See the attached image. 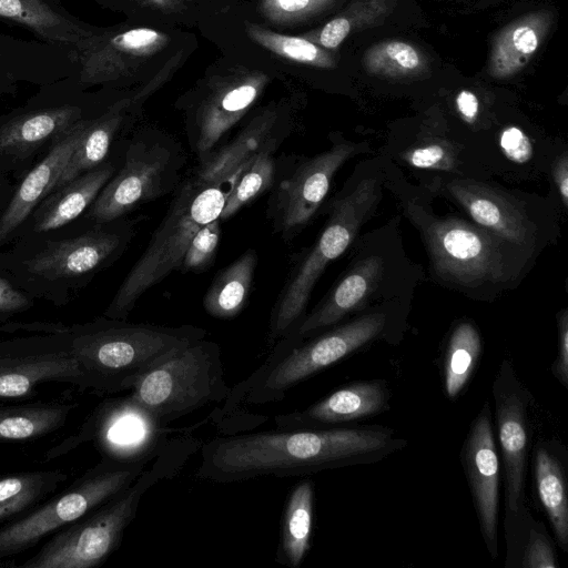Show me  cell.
<instances>
[{
	"label": "cell",
	"instance_id": "6da1fadb",
	"mask_svg": "<svg viewBox=\"0 0 568 568\" xmlns=\"http://www.w3.org/2000/svg\"><path fill=\"white\" fill-rule=\"evenodd\" d=\"M378 155L384 187L419 234L432 282L485 303L497 301L521 284L539 255L465 215L439 214L433 194L410 183L397 165Z\"/></svg>",
	"mask_w": 568,
	"mask_h": 568
},
{
	"label": "cell",
	"instance_id": "7a4b0ae2",
	"mask_svg": "<svg viewBox=\"0 0 568 568\" xmlns=\"http://www.w3.org/2000/svg\"><path fill=\"white\" fill-rule=\"evenodd\" d=\"M383 429H276L216 436L203 444L195 476L233 483L260 476H295L322 470L384 448Z\"/></svg>",
	"mask_w": 568,
	"mask_h": 568
},
{
	"label": "cell",
	"instance_id": "3957f363",
	"mask_svg": "<svg viewBox=\"0 0 568 568\" xmlns=\"http://www.w3.org/2000/svg\"><path fill=\"white\" fill-rule=\"evenodd\" d=\"M400 221L399 215H394L356 237L348 248V263L343 273L320 303L278 339L276 352H286L322 329L377 304L412 301L426 272L406 252Z\"/></svg>",
	"mask_w": 568,
	"mask_h": 568
},
{
	"label": "cell",
	"instance_id": "277c9868",
	"mask_svg": "<svg viewBox=\"0 0 568 568\" xmlns=\"http://www.w3.org/2000/svg\"><path fill=\"white\" fill-rule=\"evenodd\" d=\"M136 221L93 224L82 217L47 237L0 251V275L36 300L65 306L125 252Z\"/></svg>",
	"mask_w": 568,
	"mask_h": 568
},
{
	"label": "cell",
	"instance_id": "5b68a950",
	"mask_svg": "<svg viewBox=\"0 0 568 568\" xmlns=\"http://www.w3.org/2000/svg\"><path fill=\"white\" fill-rule=\"evenodd\" d=\"M385 191L379 155L375 152L359 160L327 203L324 227L296 261L278 295L270 321L272 341L283 337L305 315L315 284L376 215Z\"/></svg>",
	"mask_w": 568,
	"mask_h": 568
},
{
	"label": "cell",
	"instance_id": "8992f818",
	"mask_svg": "<svg viewBox=\"0 0 568 568\" xmlns=\"http://www.w3.org/2000/svg\"><path fill=\"white\" fill-rule=\"evenodd\" d=\"M71 351L85 389L101 394L131 390L146 371L179 347L204 338L193 325L164 326L100 316L68 326Z\"/></svg>",
	"mask_w": 568,
	"mask_h": 568
},
{
	"label": "cell",
	"instance_id": "52a82bcc",
	"mask_svg": "<svg viewBox=\"0 0 568 568\" xmlns=\"http://www.w3.org/2000/svg\"><path fill=\"white\" fill-rule=\"evenodd\" d=\"M410 302L394 300L377 304L286 352H273L263 366L239 385L245 403L282 400L303 379L377 338L398 333L406 323Z\"/></svg>",
	"mask_w": 568,
	"mask_h": 568
},
{
	"label": "cell",
	"instance_id": "ba28073f",
	"mask_svg": "<svg viewBox=\"0 0 568 568\" xmlns=\"http://www.w3.org/2000/svg\"><path fill=\"white\" fill-rule=\"evenodd\" d=\"M185 442H170L126 488L84 516L57 530L22 568H92L103 564L120 546L134 519L144 493L161 479L172 477L190 454Z\"/></svg>",
	"mask_w": 568,
	"mask_h": 568
},
{
	"label": "cell",
	"instance_id": "9c48e42d",
	"mask_svg": "<svg viewBox=\"0 0 568 568\" xmlns=\"http://www.w3.org/2000/svg\"><path fill=\"white\" fill-rule=\"evenodd\" d=\"M222 186L201 182L193 175L178 187L149 245L124 277L103 316L128 320L146 291L180 270L195 233L220 217L225 196Z\"/></svg>",
	"mask_w": 568,
	"mask_h": 568
},
{
	"label": "cell",
	"instance_id": "30bf717a",
	"mask_svg": "<svg viewBox=\"0 0 568 568\" xmlns=\"http://www.w3.org/2000/svg\"><path fill=\"white\" fill-rule=\"evenodd\" d=\"M473 222L537 255L561 237L562 214L549 196L509 189L494 179H449L432 189Z\"/></svg>",
	"mask_w": 568,
	"mask_h": 568
},
{
	"label": "cell",
	"instance_id": "8fae6325",
	"mask_svg": "<svg viewBox=\"0 0 568 568\" xmlns=\"http://www.w3.org/2000/svg\"><path fill=\"white\" fill-rule=\"evenodd\" d=\"M220 345L204 338L173 351L135 382L130 395L169 424L226 399Z\"/></svg>",
	"mask_w": 568,
	"mask_h": 568
},
{
	"label": "cell",
	"instance_id": "7c38bea8",
	"mask_svg": "<svg viewBox=\"0 0 568 568\" xmlns=\"http://www.w3.org/2000/svg\"><path fill=\"white\" fill-rule=\"evenodd\" d=\"M376 152L429 193L444 180L493 179L481 145L442 118L393 126Z\"/></svg>",
	"mask_w": 568,
	"mask_h": 568
},
{
	"label": "cell",
	"instance_id": "4fadbf2b",
	"mask_svg": "<svg viewBox=\"0 0 568 568\" xmlns=\"http://www.w3.org/2000/svg\"><path fill=\"white\" fill-rule=\"evenodd\" d=\"M185 160L174 140L136 134L124 144L119 168L81 217L93 224L111 222L170 193L180 181Z\"/></svg>",
	"mask_w": 568,
	"mask_h": 568
},
{
	"label": "cell",
	"instance_id": "5bb4252c",
	"mask_svg": "<svg viewBox=\"0 0 568 568\" xmlns=\"http://www.w3.org/2000/svg\"><path fill=\"white\" fill-rule=\"evenodd\" d=\"M148 464L102 458L62 493L0 528V558L22 552L84 516L132 484Z\"/></svg>",
	"mask_w": 568,
	"mask_h": 568
},
{
	"label": "cell",
	"instance_id": "9a60e30c",
	"mask_svg": "<svg viewBox=\"0 0 568 568\" xmlns=\"http://www.w3.org/2000/svg\"><path fill=\"white\" fill-rule=\"evenodd\" d=\"M130 394L101 403L77 434L48 452L61 456L84 442H93L102 458L121 463L154 459L170 443L174 429Z\"/></svg>",
	"mask_w": 568,
	"mask_h": 568
},
{
	"label": "cell",
	"instance_id": "2e32d148",
	"mask_svg": "<svg viewBox=\"0 0 568 568\" xmlns=\"http://www.w3.org/2000/svg\"><path fill=\"white\" fill-rule=\"evenodd\" d=\"M329 140L328 149L303 159L270 197V219L274 230L285 239L296 235L311 223L326 199L335 174L346 162L376 152L368 141H352L338 133Z\"/></svg>",
	"mask_w": 568,
	"mask_h": 568
},
{
	"label": "cell",
	"instance_id": "e0dca14e",
	"mask_svg": "<svg viewBox=\"0 0 568 568\" xmlns=\"http://www.w3.org/2000/svg\"><path fill=\"white\" fill-rule=\"evenodd\" d=\"M100 112L75 99H47L0 115V169L19 180L80 121Z\"/></svg>",
	"mask_w": 568,
	"mask_h": 568
},
{
	"label": "cell",
	"instance_id": "ac0fdd59",
	"mask_svg": "<svg viewBox=\"0 0 568 568\" xmlns=\"http://www.w3.org/2000/svg\"><path fill=\"white\" fill-rule=\"evenodd\" d=\"M48 382L85 389L68 327L0 339V399L29 396L38 385Z\"/></svg>",
	"mask_w": 568,
	"mask_h": 568
},
{
	"label": "cell",
	"instance_id": "d6986e66",
	"mask_svg": "<svg viewBox=\"0 0 568 568\" xmlns=\"http://www.w3.org/2000/svg\"><path fill=\"white\" fill-rule=\"evenodd\" d=\"M564 143L527 124L497 120L480 140L491 178L509 183L538 182L546 178L555 153Z\"/></svg>",
	"mask_w": 568,
	"mask_h": 568
},
{
	"label": "cell",
	"instance_id": "ffe728a7",
	"mask_svg": "<svg viewBox=\"0 0 568 568\" xmlns=\"http://www.w3.org/2000/svg\"><path fill=\"white\" fill-rule=\"evenodd\" d=\"M462 462L486 546L497 556L499 462L486 402L471 424L462 449Z\"/></svg>",
	"mask_w": 568,
	"mask_h": 568
},
{
	"label": "cell",
	"instance_id": "44dd1931",
	"mask_svg": "<svg viewBox=\"0 0 568 568\" xmlns=\"http://www.w3.org/2000/svg\"><path fill=\"white\" fill-rule=\"evenodd\" d=\"M119 165V161L110 158L51 191L21 225L10 246L47 237L75 222L85 213Z\"/></svg>",
	"mask_w": 568,
	"mask_h": 568
},
{
	"label": "cell",
	"instance_id": "7402d4cb",
	"mask_svg": "<svg viewBox=\"0 0 568 568\" xmlns=\"http://www.w3.org/2000/svg\"><path fill=\"white\" fill-rule=\"evenodd\" d=\"M91 118L77 123L70 132L16 181L11 200L0 214V251L12 244L21 225L50 193Z\"/></svg>",
	"mask_w": 568,
	"mask_h": 568
},
{
	"label": "cell",
	"instance_id": "603a6c76",
	"mask_svg": "<svg viewBox=\"0 0 568 568\" xmlns=\"http://www.w3.org/2000/svg\"><path fill=\"white\" fill-rule=\"evenodd\" d=\"M505 388L498 375L494 386L498 438L506 475V506L517 514L525 487L527 463V400L518 389Z\"/></svg>",
	"mask_w": 568,
	"mask_h": 568
},
{
	"label": "cell",
	"instance_id": "cb8c5ba5",
	"mask_svg": "<svg viewBox=\"0 0 568 568\" xmlns=\"http://www.w3.org/2000/svg\"><path fill=\"white\" fill-rule=\"evenodd\" d=\"M387 390L379 381L359 382L333 392L303 410L277 415V429H308L320 425L349 422L382 412Z\"/></svg>",
	"mask_w": 568,
	"mask_h": 568
},
{
	"label": "cell",
	"instance_id": "d4e9b609",
	"mask_svg": "<svg viewBox=\"0 0 568 568\" xmlns=\"http://www.w3.org/2000/svg\"><path fill=\"white\" fill-rule=\"evenodd\" d=\"M281 141L277 114L266 111L250 122L231 142L215 148L200 162L194 176L201 182L223 185L255 154L275 152Z\"/></svg>",
	"mask_w": 568,
	"mask_h": 568
},
{
	"label": "cell",
	"instance_id": "484cf974",
	"mask_svg": "<svg viewBox=\"0 0 568 568\" xmlns=\"http://www.w3.org/2000/svg\"><path fill=\"white\" fill-rule=\"evenodd\" d=\"M0 18L29 29L51 44L73 50L95 33L68 13L58 0H0Z\"/></svg>",
	"mask_w": 568,
	"mask_h": 568
},
{
	"label": "cell",
	"instance_id": "4316f807",
	"mask_svg": "<svg viewBox=\"0 0 568 568\" xmlns=\"http://www.w3.org/2000/svg\"><path fill=\"white\" fill-rule=\"evenodd\" d=\"M128 103L121 101L90 119L82 136L58 175L51 191L97 168L111 158L124 128ZM50 191V192H51Z\"/></svg>",
	"mask_w": 568,
	"mask_h": 568
},
{
	"label": "cell",
	"instance_id": "83f0119b",
	"mask_svg": "<svg viewBox=\"0 0 568 568\" xmlns=\"http://www.w3.org/2000/svg\"><path fill=\"white\" fill-rule=\"evenodd\" d=\"M75 404L36 402L0 406V443L26 442L62 428Z\"/></svg>",
	"mask_w": 568,
	"mask_h": 568
},
{
	"label": "cell",
	"instance_id": "f1b7e54d",
	"mask_svg": "<svg viewBox=\"0 0 568 568\" xmlns=\"http://www.w3.org/2000/svg\"><path fill=\"white\" fill-rule=\"evenodd\" d=\"M257 254L250 248L215 277L203 298L206 313L215 318L229 320L244 308L254 278Z\"/></svg>",
	"mask_w": 568,
	"mask_h": 568
},
{
	"label": "cell",
	"instance_id": "f546056e",
	"mask_svg": "<svg viewBox=\"0 0 568 568\" xmlns=\"http://www.w3.org/2000/svg\"><path fill=\"white\" fill-rule=\"evenodd\" d=\"M313 501L314 488L311 480L300 481L287 497L277 558L291 568L300 567L310 549Z\"/></svg>",
	"mask_w": 568,
	"mask_h": 568
},
{
	"label": "cell",
	"instance_id": "4dcf8cb0",
	"mask_svg": "<svg viewBox=\"0 0 568 568\" xmlns=\"http://www.w3.org/2000/svg\"><path fill=\"white\" fill-rule=\"evenodd\" d=\"M546 27L545 17L531 14L505 28L491 51L490 73L505 78L520 70L537 50Z\"/></svg>",
	"mask_w": 568,
	"mask_h": 568
},
{
	"label": "cell",
	"instance_id": "1f68e13d",
	"mask_svg": "<svg viewBox=\"0 0 568 568\" xmlns=\"http://www.w3.org/2000/svg\"><path fill=\"white\" fill-rule=\"evenodd\" d=\"M68 478L60 469L31 470L0 477V524L37 506Z\"/></svg>",
	"mask_w": 568,
	"mask_h": 568
},
{
	"label": "cell",
	"instance_id": "d6a6232c",
	"mask_svg": "<svg viewBox=\"0 0 568 568\" xmlns=\"http://www.w3.org/2000/svg\"><path fill=\"white\" fill-rule=\"evenodd\" d=\"M537 490L560 546L568 548V496L559 462L546 449L536 454Z\"/></svg>",
	"mask_w": 568,
	"mask_h": 568
},
{
	"label": "cell",
	"instance_id": "836d02e7",
	"mask_svg": "<svg viewBox=\"0 0 568 568\" xmlns=\"http://www.w3.org/2000/svg\"><path fill=\"white\" fill-rule=\"evenodd\" d=\"M481 353V337L469 320L458 321L449 334L444 363V384L449 398H455L468 382Z\"/></svg>",
	"mask_w": 568,
	"mask_h": 568
},
{
	"label": "cell",
	"instance_id": "e575fe53",
	"mask_svg": "<svg viewBox=\"0 0 568 568\" xmlns=\"http://www.w3.org/2000/svg\"><path fill=\"white\" fill-rule=\"evenodd\" d=\"M273 153L263 151L255 154L241 165L229 180L220 221L230 219L273 185L275 178Z\"/></svg>",
	"mask_w": 568,
	"mask_h": 568
},
{
	"label": "cell",
	"instance_id": "d590c367",
	"mask_svg": "<svg viewBox=\"0 0 568 568\" xmlns=\"http://www.w3.org/2000/svg\"><path fill=\"white\" fill-rule=\"evenodd\" d=\"M247 36L267 50L300 63L329 67V57L313 42L300 37L280 34L257 24H247Z\"/></svg>",
	"mask_w": 568,
	"mask_h": 568
},
{
	"label": "cell",
	"instance_id": "8d00e7d4",
	"mask_svg": "<svg viewBox=\"0 0 568 568\" xmlns=\"http://www.w3.org/2000/svg\"><path fill=\"white\" fill-rule=\"evenodd\" d=\"M220 235V219H214L203 225L192 237L180 270L202 273L211 267L219 248Z\"/></svg>",
	"mask_w": 568,
	"mask_h": 568
},
{
	"label": "cell",
	"instance_id": "74e56055",
	"mask_svg": "<svg viewBox=\"0 0 568 568\" xmlns=\"http://www.w3.org/2000/svg\"><path fill=\"white\" fill-rule=\"evenodd\" d=\"M367 64L375 72L382 70L405 73L418 67L419 57L412 45L392 41L375 48L368 55Z\"/></svg>",
	"mask_w": 568,
	"mask_h": 568
},
{
	"label": "cell",
	"instance_id": "f35d334b",
	"mask_svg": "<svg viewBox=\"0 0 568 568\" xmlns=\"http://www.w3.org/2000/svg\"><path fill=\"white\" fill-rule=\"evenodd\" d=\"M331 0H261V11L271 21L288 23L322 9Z\"/></svg>",
	"mask_w": 568,
	"mask_h": 568
},
{
	"label": "cell",
	"instance_id": "ab89813d",
	"mask_svg": "<svg viewBox=\"0 0 568 568\" xmlns=\"http://www.w3.org/2000/svg\"><path fill=\"white\" fill-rule=\"evenodd\" d=\"M546 178L550 183L549 196L566 217L568 215V149L566 143L555 153Z\"/></svg>",
	"mask_w": 568,
	"mask_h": 568
},
{
	"label": "cell",
	"instance_id": "60d3db41",
	"mask_svg": "<svg viewBox=\"0 0 568 568\" xmlns=\"http://www.w3.org/2000/svg\"><path fill=\"white\" fill-rule=\"evenodd\" d=\"M36 304V298L0 275V324L10 322L12 317L28 312Z\"/></svg>",
	"mask_w": 568,
	"mask_h": 568
},
{
	"label": "cell",
	"instance_id": "b9f144b4",
	"mask_svg": "<svg viewBox=\"0 0 568 568\" xmlns=\"http://www.w3.org/2000/svg\"><path fill=\"white\" fill-rule=\"evenodd\" d=\"M523 559V566L526 568H556L558 566L547 537L535 531H531L529 536Z\"/></svg>",
	"mask_w": 568,
	"mask_h": 568
},
{
	"label": "cell",
	"instance_id": "7bdbcfd3",
	"mask_svg": "<svg viewBox=\"0 0 568 568\" xmlns=\"http://www.w3.org/2000/svg\"><path fill=\"white\" fill-rule=\"evenodd\" d=\"M558 352L551 367L556 378L568 386V308H561L557 315Z\"/></svg>",
	"mask_w": 568,
	"mask_h": 568
},
{
	"label": "cell",
	"instance_id": "ee69618b",
	"mask_svg": "<svg viewBox=\"0 0 568 568\" xmlns=\"http://www.w3.org/2000/svg\"><path fill=\"white\" fill-rule=\"evenodd\" d=\"M351 24L345 18H335L324 26L320 33V43L328 49L336 48L349 33Z\"/></svg>",
	"mask_w": 568,
	"mask_h": 568
},
{
	"label": "cell",
	"instance_id": "f6af8a7d",
	"mask_svg": "<svg viewBox=\"0 0 568 568\" xmlns=\"http://www.w3.org/2000/svg\"><path fill=\"white\" fill-rule=\"evenodd\" d=\"M16 181L0 169V214L8 206L14 191Z\"/></svg>",
	"mask_w": 568,
	"mask_h": 568
},
{
	"label": "cell",
	"instance_id": "bcb514c9",
	"mask_svg": "<svg viewBox=\"0 0 568 568\" xmlns=\"http://www.w3.org/2000/svg\"><path fill=\"white\" fill-rule=\"evenodd\" d=\"M164 11H175L183 7V0H148Z\"/></svg>",
	"mask_w": 568,
	"mask_h": 568
}]
</instances>
